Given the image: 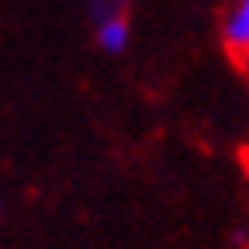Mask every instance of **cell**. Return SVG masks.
Listing matches in <instances>:
<instances>
[{
  "label": "cell",
  "instance_id": "7a4b0ae2",
  "mask_svg": "<svg viewBox=\"0 0 249 249\" xmlns=\"http://www.w3.org/2000/svg\"><path fill=\"white\" fill-rule=\"evenodd\" d=\"M128 35H132V31H128V18H124V14H114V18L97 21V45H101V52H107V55L124 52Z\"/></svg>",
  "mask_w": 249,
  "mask_h": 249
},
{
  "label": "cell",
  "instance_id": "277c9868",
  "mask_svg": "<svg viewBox=\"0 0 249 249\" xmlns=\"http://www.w3.org/2000/svg\"><path fill=\"white\" fill-rule=\"evenodd\" d=\"M0 211H4V208H0Z\"/></svg>",
  "mask_w": 249,
  "mask_h": 249
},
{
  "label": "cell",
  "instance_id": "6da1fadb",
  "mask_svg": "<svg viewBox=\"0 0 249 249\" xmlns=\"http://www.w3.org/2000/svg\"><path fill=\"white\" fill-rule=\"evenodd\" d=\"M222 42L235 55H249V0H232L222 21Z\"/></svg>",
  "mask_w": 249,
  "mask_h": 249
},
{
  "label": "cell",
  "instance_id": "3957f363",
  "mask_svg": "<svg viewBox=\"0 0 249 249\" xmlns=\"http://www.w3.org/2000/svg\"><path fill=\"white\" fill-rule=\"evenodd\" d=\"M128 0H90V14L93 21H104V18H114V14H124Z\"/></svg>",
  "mask_w": 249,
  "mask_h": 249
}]
</instances>
